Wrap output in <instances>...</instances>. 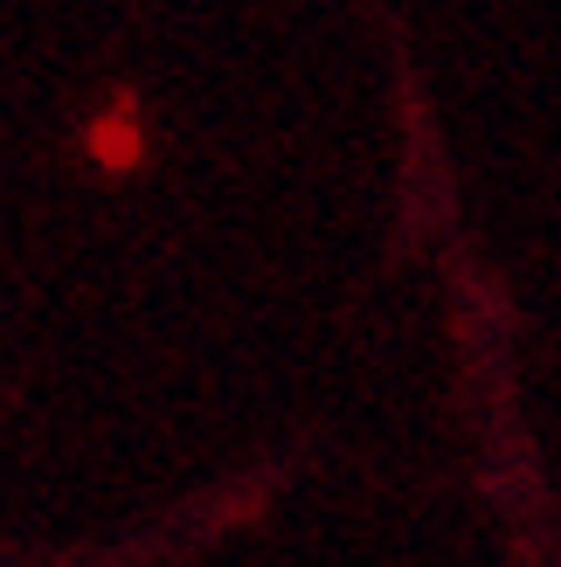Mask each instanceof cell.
Returning a JSON list of instances; mask_svg holds the SVG:
<instances>
[{
	"label": "cell",
	"mask_w": 561,
	"mask_h": 567,
	"mask_svg": "<svg viewBox=\"0 0 561 567\" xmlns=\"http://www.w3.org/2000/svg\"><path fill=\"white\" fill-rule=\"evenodd\" d=\"M91 153L111 166V174H125V166H139L146 138H139V125H125V118H104V125H91Z\"/></svg>",
	"instance_id": "1"
}]
</instances>
